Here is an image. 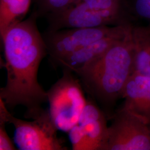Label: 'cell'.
Returning a JSON list of instances; mask_svg holds the SVG:
<instances>
[{
	"mask_svg": "<svg viewBox=\"0 0 150 150\" xmlns=\"http://www.w3.org/2000/svg\"><path fill=\"white\" fill-rule=\"evenodd\" d=\"M76 4L83 6L93 11L122 13V0H80Z\"/></svg>",
	"mask_w": 150,
	"mask_h": 150,
	"instance_id": "obj_13",
	"label": "cell"
},
{
	"mask_svg": "<svg viewBox=\"0 0 150 150\" xmlns=\"http://www.w3.org/2000/svg\"><path fill=\"white\" fill-rule=\"evenodd\" d=\"M121 108L139 117L150 126V77L134 72L123 90Z\"/></svg>",
	"mask_w": 150,
	"mask_h": 150,
	"instance_id": "obj_9",
	"label": "cell"
},
{
	"mask_svg": "<svg viewBox=\"0 0 150 150\" xmlns=\"http://www.w3.org/2000/svg\"><path fill=\"white\" fill-rule=\"evenodd\" d=\"M132 36L134 72L150 77V27L132 26Z\"/></svg>",
	"mask_w": 150,
	"mask_h": 150,
	"instance_id": "obj_11",
	"label": "cell"
},
{
	"mask_svg": "<svg viewBox=\"0 0 150 150\" xmlns=\"http://www.w3.org/2000/svg\"><path fill=\"white\" fill-rule=\"evenodd\" d=\"M105 150H150V126L121 108L108 127Z\"/></svg>",
	"mask_w": 150,
	"mask_h": 150,
	"instance_id": "obj_6",
	"label": "cell"
},
{
	"mask_svg": "<svg viewBox=\"0 0 150 150\" xmlns=\"http://www.w3.org/2000/svg\"><path fill=\"white\" fill-rule=\"evenodd\" d=\"M79 124L87 135L92 150H105L108 136L106 117L102 111L91 101L87 100Z\"/></svg>",
	"mask_w": 150,
	"mask_h": 150,
	"instance_id": "obj_10",
	"label": "cell"
},
{
	"mask_svg": "<svg viewBox=\"0 0 150 150\" xmlns=\"http://www.w3.org/2000/svg\"><path fill=\"white\" fill-rule=\"evenodd\" d=\"M72 73L64 70L62 77L47 91L50 116L58 130L64 132L79 123L87 102L80 81Z\"/></svg>",
	"mask_w": 150,
	"mask_h": 150,
	"instance_id": "obj_4",
	"label": "cell"
},
{
	"mask_svg": "<svg viewBox=\"0 0 150 150\" xmlns=\"http://www.w3.org/2000/svg\"><path fill=\"white\" fill-rule=\"evenodd\" d=\"M131 26L128 24L120 32L81 48L58 60L54 64L64 70H69L76 75L99 59L112 45L123 38Z\"/></svg>",
	"mask_w": 150,
	"mask_h": 150,
	"instance_id": "obj_8",
	"label": "cell"
},
{
	"mask_svg": "<svg viewBox=\"0 0 150 150\" xmlns=\"http://www.w3.org/2000/svg\"><path fill=\"white\" fill-rule=\"evenodd\" d=\"M129 24L49 30L43 36L47 54L55 63L67 55L122 30Z\"/></svg>",
	"mask_w": 150,
	"mask_h": 150,
	"instance_id": "obj_5",
	"label": "cell"
},
{
	"mask_svg": "<svg viewBox=\"0 0 150 150\" xmlns=\"http://www.w3.org/2000/svg\"><path fill=\"white\" fill-rule=\"evenodd\" d=\"M40 10L47 15L64 11L77 4L80 0H35Z\"/></svg>",
	"mask_w": 150,
	"mask_h": 150,
	"instance_id": "obj_14",
	"label": "cell"
},
{
	"mask_svg": "<svg viewBox=\"0 0 150 150\" xmlns=\"http://www.w3.org/2000/svg\"></svg>",
	"mask_w": 150,
	"mask_h": 150,
	"instance_id": "obj_18",
	"label": "cell"
},
{
	"mask_svg": "<svg viewBox=\"0 0 150 150\" xmlns=\"http://www.w3.org/2000/svg\"><path fill=\"white\" fill-rule=\"evenodd\" d=\"M32 0H0V35L12 25L23 20Z\"/></svg>",
	"mask_w": 150,
	"mask_h": 150,
	"instance_id": "obj_12",
	"label": "cell"
},
{
	"mask_svg": "<svg viewBox=\"0 0 150 150\" xmlns=\"http://www.w3.org/2000/svg\"><path fill=\"white\" fill-rule=\"evenodd\" d=\"M134 9L139 17L150 21V0H136Z\"/></svg>",
	"mask_w": 150,
	"mask_h": 150,
	"instance_id": "obj_17",
	"label": "cell"
},
{
	"mask_svg": "<svg viewBox=\"0 0 150 150\" xmlns=\"http://www.w3.org/2000/svg\"><path fill=\"white\" fill-rule=\"evenodd\" d=\"M6 123L0 122V150H16L5 129Z\"/></svg>",
	"mask_w": 150,
	"mask_h": 150,
	"instance_id": "obj_16",
	"label": "cell"
},
{
	"mask_svg": "<svg viewBox=\"0 0 150 150\" xmlns=\"http://www.w3.org/2000/svg\"><path fill=\"white\" fill-rule=\"evenodd\" d=\"M72 148L74 150H92L85 132L78 123L68 132Z\"/></svg>",
	"mask_w": 150,
	"mask_h": 150,
	"instance_id": "obj_15",
	"label": "cell"
},
{
	"mask_svg": "<svg viewBox=\"0 0 150 150\" xmlns=\"http://www.w3.org/2000/svg\"><path fill=\"white\" fill-rule=\"evenodd\" d=\"M50 30L71 28H92L117 26L128 23L122 15L93 11L80 4H76L64 11L48 15Z\"/></svg>",
	"mask_w": 150,
	"mask_h": 150,
	"instance_id": "obj_7",
	"label": "cell"
},
{
	"mask_svg": "<svg viewBox=\"0 0 150 150\" xmlns=\"http://www.w3.org/2000/svg\"><path fill=\"white\" fill-rule=\"evenodd\" d=\"M32 121L14 117L0 98V122L13 125L15 141L22 150H66L64 142L57 136V130L49 111L43 110Z\"/></svg>",
	"mask_w": 150,
	"mask_h": 150,
	"instance_id": "obj_3",
	"label": "cell"
},
{
	"mask_svg": "<svg viewBox=\"0 0 150 150\" xmlns=\"http://www.w3.org/2000/svg\"><path fill=\"white\" fill-rule=\"evenodd\" d=\"M132 26L99 59L76 74L86 91L104 106H112L122 97L134 72Z\"/></svg>",
	"mask_w": 150,
	"mask_h": 150,
	"instance_id": "obj_2",
	"label": "cell"
},
{
	"mask_svg": "<svg viewBox=\"0 0 150 150\" xmlns=\"http://www.w3.org/2000/svg\"><path fill=\"white\" fill-rule=\"evenodd\" d=\"M36 15L8 27L1 38L5 57L7 81L0 90V98L8 109L21 105L25 117L34 118L48 101L47 92L38 81V71L47 54L43 36L36 25Z\"/></svg>",
	"mask_w": 150,
	"mask_h": 150,
	"instance_id": "obj_1",
	"label": "cell"
}]
</instances>
